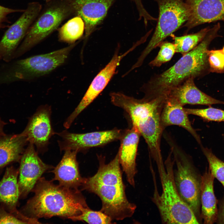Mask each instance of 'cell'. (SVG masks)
Here are the masks:
<instances>
[{
	"mask_svg": "<svg viewBox=\"0 0 224 224\" xmlns=\"http://www.w3.org/2000/svg\"><path fill=\"white\" fill-rule=\"evenodd\" d=\"M207 54L211 71L219 72H224V53L222 50H208Z\"/></svg>",
	"mask_w": 224,
	"mask_h": 224,
	"instance_id": "obj_30",
	"label": "cell"
},
{
	"mask_svg": "<svg viewBox=\"0 0 224 224\" xmlns=\"http://www.w3.org/2000/svg\"><path fill=\"white\" fill-rule=\"evenodd\" d=\"M217 219L218 223H224V200L220 204L219 211L218 212Z\"/></svg>",
	"mask_w": 224,
	"mask_h": 224,
	"instance_id": "obj_33",
	"label": "cell"
},
{
	"mask_svg": "<svg viewBox=\"0 0 224 224\" xmlns=\"http://www.w3.org/2000/svg\"><path fill=\"white\" fill-rule=\"evenodd\" d=\"M74 14L80 16L85 25L87 39L103 21L115 0H72Z\"/></svg>",
	"mask_w": 224,
	"mask_h": 224,
	"instance_id": "obj_15",
	"label": "cell"
},
{
	"mask_svg": "<svg viewBox=\"0 0 224 224\" xmlns=\"http://www.w3.org/2000/svg\"><path fill=\"white\" fill-rule=\"evenodd\" d=\"M0 224H26L0 205Z\"/></svg>",
	"mask_w": 224,
	"mask_h": 224,
	"instance_id": "obj_31",
	"label": "cell"
},
{
	"mask_svg": "<svg viewBox=\"0 0 224 224\" xmlns=\"http://www.w3.org/2000/svg\"><path fill=\"white\" fill-rule=\"evenodd\" d=\"M2 169H0V175L1 174V173L2 171Z\"/></svg>",
	"mask_w": 224,
	"mask_h": 224,
	"instance_id": "obj_35",
	"label": "cell"
},
{
	"mask_svg": "<svg viewBox=\"0 0 224 224\" xmlns=\"http://www.w3.org/2000/svg\"><path fill=\"white\" fill-rule=\"evenodd\" d=\"M75 45V43L72 44L48 53L19 60L6 78L25 80L48 74L64 63Z\"/></svg>",
	"mask_w": 224,
	"mask_h": 224,
	"instance_id": "obj_8",
	"label": "cell"
},
{
	"mask_svg": "<svg viewBox=\"0 0 224 224\" xmlns=\"http://www.w3.org/2000/svg\"><path fill=\"white\" fill-rule=\"evenodd\" d=\"M194 78L190 77L173 88L165 95V100H174L182 106L187 105H209L224 104V102L215 99L201 91L196 86Z\"/></svg>",
	"mask_w": 224,
	"mask_h": 224,
	"instance_id": "obj_18",
	"label": "cell"
},
{
	"mask_svg": "<svg viewBox=\"0 0 224 224\" xmlns=\"http://www.w3.org/2000/svg\"><path fill=\"white\" fill-rule=\"evenodd\" d=\"M183 106L176 101L169 99L165 100L162 108L161 121L164 129L168 126L175 125L187 130L201 145L199 136L192 127L188 114Z\"/></svg>",
	"mask_w": 224,
	"mask_h": 224,
	"instance_id": "obj_21",
	"label": "cell"
},
{
	"mask_svg": "<svg viewBox=\"0 0 224 224\" xmlns=\"http://www.w3.org/2000/svg\"><path fill=\"white\" fill-rule=\"evenodd\" d=\"M73 221H83L89 224H112L113 220L109 216L100 211H95L88 207L84 208L81 213L69 218Z\"/></svg>",
	"mask_w": 224,
	"mask_h": 224,
	"instance_id": "obj_26",
	"label": "cell"
},
{
	"mask_svg": "<svg viewBox=\"0 0 224 224\" xmlns=\"http://www.w3.org/2000/svg\"><path fill=\"white\" fill-rule=\"evenodd\" d=\"M85 30L84 22L77 16L68 20L58 29L60 41L70 44H74L83 35Z\"/></svg>",
	"mask_w": 224,
	"mask_h": 224,
	"instance_id": "obj_24",
	"label": "cell"
},
{
	"mask_svg": "<svg viewBox=\"0 0 224 224\" xmlns=\"http://www.w3.org/2000/svg\"><path fill=\"white\" fill-rule=\"evenodd\" d=\"M189 11L187 30L205 23L224 21V0H184Z\"/></svg>",
	"mask_w": 224,
	"mask_h": 224,
	"instance_id": "obj_14",
	"label": "cell"
},
{
	"mask_svg": "<svg viewBox=\"0 0 224 224\" xmlns=\"http://www.w3.org/2000/svg\"><path fill=\"white\" fill-rule=\"evenodd\" d=\"M141 134L133 126L124 131L120 139L121 143L118 152L119 162L124 172L127 180L132 187H135V177L137 172L136 158Z\"/></svg>",
	"mask_w": 224,
	"mask_h": 224,
	"instance_id": "obj_16",
	"label": "cell"
},
{
	"mask_svg": "<svg viewBox=\"0 0 224 224\" xmlns=\"http://www.w3.org/2000/svg\"><path fill=\"white\" fill-rule=\"evenodd\" d=\"M158 46L160 49L157 55L149 64L152 67H160L163 64L170 61L176 52L174 43L162 41Z\"/></svg>",
	"mask_w": 224,
	"mask_h": 224,
	"instance_id": "obj_28",
	"label": "cell"
},
{
	"mask_svg": "<svg viewBox=\"0 0 224 224\" xmlns=\"http://www.w3.org/2000/svg\"><path fill=\"white\" fill-rule=\"evenodd\" d=\"M189 115H193L209 121H224V110L212 107L205 109L185 108Z\"/></svg>",
	"mask_w": 224,
	"mask_h": 224,
	"instance_id": "obj_29",
	"label": "cell"
},
{
	"mask_svg": "<svg viewBox=\"0 0 224 224\" xmlns=\"http://www.w3.org/2000/svg\"><path fill=\"white\" fill-rule=\"evenodd\" d=\"M172 151L164 163L161 160L156 162L162 185L161 194L158 193L155 174L152 171L154 191L152 200L156 206L161 221L165 224H198L196 216L181 197L174 179V160Z\"/></svg>",
	"mask_w": 224,
	"mask_h": 224,
	"instance_id": "obj_4",
	"label": "cell"
},
{
	"mask_svg": "<svg viewBox=\"0 0 224 224\" xmlns=\"http://www.w3.org/2000/svg\"><path fill=\"white\" fill-rule=\"evenodd\" d=\"M18 175V169L12 166L6 168L0 181V204L7 211L26 223L27 217L17 208L20 198Z\"/></svg>",
	"mask_w": 224,
	"mask_h": 224,
	"instance_id": "obj_17",
	"label": "cell"
},
{
	"mask_svg": "<svg viewBox=\"0 0 224 224\" xmlns=\"http://www.w3.org/2000/svg\"><path fill=\"white\" fill-rule=\"evenodd\" d=\"M222 51H223V53H224V47H223V48L222 49Z\"/></svg>",
	"mask_w": 224,
	"mask_h": 224,
	"instance_id": "obj_36",
	"label": "cell"
},
{
	"mask_svg": "<svg viewBox=\"0 0 224 224\" xmlns=\"http://www.w3.org/2000/svg\"><path fill=\"white\" fill-rule=\"evenodd\" d=\"M41 9L38 2L29 3L21 16L6 31L0 41V56L5 61L9 62L13 58L20 43Z\"/></svg>",
	"mask_w": 224,
	"mask_h": 224,
	"instance_id": "obj_9",
	"label": "cell"
},
{
	"mask_svg": "<svg viewBox=\"0 0 224 224\" xmlns=\"http://www.w3.org/2000/svg\"><path fill=\"white\" fill-rule=\"evenodd\" d=\"M18 183L20 198H24L32 191L42 174L52 166L44 163L33 144L29 143L20 160Z\"/></svg>",
	"mask_w": 224,
	"mask_h": 224,
	"instance_id": "obj_11",
	"label": "cell"
},
{
	"mask_svg": "<svg viewBox=\"0 0 224 224\" xmlns=\"http://www.w3.org/2000/svg\"><path fill=\"white\" fill-rule=\"evenodd\" d=\"M28 142L22 133L0 136V169L19 162Z\"/></svg>",
	"mask_w": 224,
	"mask_h": 224,
	"instance_id": "obj_23",
	"label": "cell"
},
{
	"mask_svg": "<svg viewBox=\"0 0 224 224\" xmlns=\"http://www.w3.org/2000/svg\"><path fill=\"white\" fill-rule=\"evenodd\" d=\"M51 114L48 105L39 107L21 133L29 143L35 146L37 152H42L47 150L50 138L55 134L51 126Z\"/></svg>",
	"mask_w": 224,
	"mask_h": 224,
	"instance_id": "obj_13",
	"label": "cell"
},
{
	"mask_svg": "<svg viewBox=\"0 0 224 224\" xmlns=\"http://www.w3.org/2000/svg\"><path fill=\"white\" fill-rule=\"evenodd\" d=\"M124 131L114 129L82 133H70L65 130L57 133L61 138L58 141L61 151L70 150L77 152L101 146L120 139Z\"/></svg>",
	"mask_w": 224,
	"mask_h": 224,
	"instance_id": "obj_10",
	"label": "cell"
},
{
	"mask_svg": "<svg viewBox=\"0 0 224 224\" xmlns=\"http://www.w3.org/2000/svg\"><path fill=\"white\" fill-rule=\"evenodd\" d=\"M24 10L15 9L0 5V29L5 26L8 21L7 16L12 13L24 12Z\"/></svg>",
	"mask_w": 224,
	"mask_h": 224,
	"instance_id": "obj_32",
	"label": "cell"
},
{
	"mask_svg": "<svg viewBox=\"0 0 224 224\" xmlns=\"http://www.w3.org/2000/svg\"><path fill=\"white\" fill-rule=\"evenodd\" d=\"M132 49L121 55L115 52L108 64L95 77L82 99L74 111L65 121L64 124L70 127L78 115L87 107L103 91L114 75L117 67L123 58Z\"/></svg>",
	"mask_w": 224,
	"mask_h": 224,
	"instance_id": "obj_12",
	"label": "cell"
},
{
	"mask_svg": "<svg viewBox=\"0 0 224 224\" xmlns=\"http://www.w3.org/2000/svg\"><path fill=\"white\" fill-rule=\"evenodd\" d=\"M202 147L208 163L210 171L224 187V162L216 156L211 150Z\"/></svg>",
	"mask_w": 224,
	"mask_h": 224,
	"instance_id": "obj_27",
	"label": "cell"
},
{
	"mask_svg": "<svg viewBox=\"0 0 224 224\" xmlns=\"http://www.w3.org/2000/svg\"><path fill=\"white\" fill-rule=\"evenodd\" d=\"M210 28H204L198 32L181 36L172 34L170 36L174 40L176 53L184 55L194 49L205 36Z\"/></svg>",
	"mask_w": 224,
	"mask_h": 224,
	"instance_id": "obj_25",
	"label": "cell"
},
{
	"mask_svg": "<svg viewBox=\"0 0 224 224\" xmlns=\"http://www.w3.org/2000/svg\"><path fill=\"white\" fill-rule=\"evenodd\" d=\"M169 142L176 166L174 176L177 189L182 199L197 216L200 212V181L186 156L172 142Z\"/></svg>",
	"mask_w": 224,
	"mask_h": 224,
	"instance_id": "obj_7",
	"label": "cell"
},
{
	"mask_svg": "<svg viewBox=\"0 0 224 224\" xmlns=\"http://www.w3.org/2000/svg\"><path fill=\"white\" fill-rule=\"evenodd\" d=\"M74 13L72 0H48L42 12L29 29L13 58L22 55L44 39Z\"/></svg>",
	"mask_w": 224,
	"mask_h": 224,
	"instance_id": "obj_5",
	"label": "cell"
},
{
	"mask_svg": "<svg viewBox=\"0 0 224 224\" xmlns=\"http://www.w3.org/2000/svg\"><path fill=\"white\" fill-rule=\"evenodd\" d=\"M161 109L156 110L134 127L138 130L145 140L154 160L162 157L160 142L164 129L161 123Z\"/></svg>",
	"mask_w": 224,
	"mask_h": 224,
	"instance_id": "obj_20",
	"label": "cell"
},
{
	"mask_svg": "<svg viewBox=\"0 0 224 224\" xmlns=\"http://www.w3.org/2000/svg\"><path fill=\"white\" fill-rule=\"evenodd\" d=\"M76 151L67 150L61 160L52 171L53 180L59 184L69 189H78L83 178L81 176L77 160Z\"/></svg>",
	"mask_w": 224,
	"mask_h": 224,
	"instance_id": "obj_19",
	"label": "cell"
},
{
	"mask_svg": "<svg viewBox=\"0 0 224 224\" xmlns=\"http://www.w3.org/2000/svg\"><path fill=\"white\" fill-rule=\"evenodd\" d=\"M5 125V123L0 118V136L5 134L3 131L4 127Z\"/></svg>",
	"mask_w": 224,
	"mask_h": 224,
	"instance_id": "obj_34",
	"label": "cell"
},
{
	"mask_svg": "<svg viewBox=\"0 0 224 224\" xmlns=\"http://www.w3.org/2000/svg\"><path fill=\"white\" fill-rule=\"evenodd\" d=\"M2 58L0 56V59Z\"/></svg>",
	"mask_w": 224,
	"mask_h": 224,
	"instance_id": "obj_37",
	"label": "cell"
},
{
	"mask_svg": "<svg viewBox=\"0 0 224 224\" xmlns=\"http://www.w3.org/2000/svg\"><path fill=\"white\" fill-rule=\"evenodd\" d=\"M32 191L34 196L20 211L29 217L69 219L80 214L83 208L88 207L79 189L56 184L44 178L39 180Z\"/></svg>",
	"mask_w": 224,
	"mask_h": 224,
	"instance_id": "obj_2",
	"label": "cell"
},
{
	"mask_svg": "<svg viewBox=\"0 0 224 224\" xmlns=\"http://www.w3.org/2000/svg\"><path fill=\"white\" fill-rule=\"evenodd\" d=\"M98 159L99 166L97 172L92 176L83 178L82 190L97 195L102 202L100 211L113 220L132 217L136 206L129 202L126 197L118 152L107 164L104 157L98 156Z\"/></svg>",
	"mask_w": 224,
	"mask_h": 224,
	"instance_id": "obj_1",
	"label": "cell"
},
{
	"mask_svg": "<svg viewBox=\"0 0 224 224\" xmlns=\"http://www.w3.org/2000/svg\"><path fill=\"white\" fill-rule=\"evenodd\" d=\"M159 7L157 23L153 35L135 65L140 66L150 52L188 19L189 11L184 0H156Z\"/></svg>",
	"mask_w": 224,
	"mask_h": 224,
	"instance_id": "obj_6",
	"label": "cell"
},
{
	"mask_svg": "<svg viewBox=\"0 0 224 224\" xmlns=\"http://www.w3.org/2000/svg\"><path fill=\"white\" fill-rule=\"evenodd\" d=\"M220 26L217 24L210 28L207 34L194 49L183 55L167 70L155 75L141 87L143 98L148 100L164 98L171 89L190 77L194 78L201 75L208 63L207 51L209 45L217 35Z\"/></svg>",
	"mask_w": 224,
	"mask_h": 224,
	"instance_id": "obj_3",
	"label": "cell"
},
{
	"mask_svg": "<svg viewBox=\"0 0 224 224\" xmlns=\"http://www.w3.org/2000/svg\"><path fill=\"white\" fill-rule=\"evenodd\" d=\"M214 178L209 170L207 169L200 180L201 216L205 224H213L217 220V200L213 189Z\"/></svg>",
	"mask_w": 224,
	"mask_h": 224,
	"instance_id": "obj_22",
	"label": "cell"
}]
</instances>
